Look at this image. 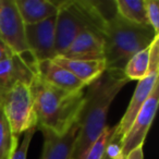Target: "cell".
Wrapping results in <instances>:
<instances>
[{"label": "cell", "instance_id": "1", "mask_svg": "<svg viewBox=\"0 0 159 159\" xmlns=\"http://www.w3.org/2000/svg\"><path fill=\"white\" fill-rule=\"evenodd\" d=\"M130 82L123 70L107 69L84 94V102L79 117V136L72 159H81L89 147L107 126V117L112 102Z\"/></svg>", "mask_w": 159, "mask_h": 159}, {"label": "cell", "instance_id": "2", "mask_svg": "<svg viewBox=\"0 0 159 159\" xmlns=\"http://www.w3.org/2000/svg\"><path fill=\"white\" fill-rule=\"evenodd\" d=\"M30 87L37 128L62 135L77 122L84 102V91H63L46 83L37 75Z\"/></svg>", "mask_w": 159, "mask_h": 159}, {"label": "cell", "instance_id": "3", "mask_svg": "<svg viewBox=\"0 0 159 159\" xmlns=\"http://www.w3.org/2000/svg\"><path fill=\"white\" fill-rule=\"evenodd\" d=\"M156 35L150 26L132 24L115 12L107 19L102 35L107 69L123 70L135 53L152 45Z\"/></svg>", "mask_w": 159, "mask_h": 159}, {"label": "cell", "instance_id": "4", "mask_svg": "<svg viewBox=\"0 0 159 159\" xmlns=\"http://www.w3.org/2000/svg\"><path fill=\"white\" fill-rule=\"evenodd\" d=\"M108 18L100 3L96 1H59L56 16V55L61 56L76 36L84 31H94L102 35Z\"/></svg>", "mask_w": 159, "mask_h": 159}, {"label": "cell", "instance_id": "5", "mask_svg": "<svg viewBox=\"0 0 159 159\" xmlns=\"http://www.w3.org/2000/svg\"><path fill=\"white\" fill-rule=\"evenodd\" d=\"M0 108L7 119L14 139H19L20 135L31 129H37L33 96L29 84L18 83L14 85L1 98Z\"/></svg>", "mask_w": 159, "mask_h": 159}, {"label": "cell", "instance_id": "6", "mask_svg": "<svg viewBox=\"0 0 159 159\" xmlns=\"http://www.w3.org/2000/svg\"><path fill=\"white\" fill-rule=\"evenodd\" d=\"M159 35H156L154 38L152 45H150L149 52V68L145 77L139 80L137 83V86L135 89L133 96L131 98L129 106L124 112L123 117L121 118L119 124L116 125L115 132H113L112 139H120L123 137V135L128 132L132 124L134 118L136 117L137 112L142 108L147 98L154 91V89L159 84Z\"/></svg>", "mask_w": 159, "mask_h": 159}, {"label": "cell", "instance_id": "7", "mask_svg": "<svg viewBox=\"0 0 159 159\" xmlns=\"http://www.w3.org/2000/svg\"><path fill=\"white\" fill-rule=\"evenodd\" d=\"M0 38L14 55H31L25 37V24L14 0H1L0 2Z\"/></svg>", "mask_w": 159, "mask_h": 159}, {"label": "cell", "instance_id": "8", "mask_svg": "<svg viewBox=\"0 0 159 159\" xmlns=\"http://www.w3.org/2000/svg\"><path fill=\"white\" fill-rule=\"evenodd\" d=\"M159 100V84L154 89L149 97L142 106L136 117L134 118L128 132L120 139L122 152L126 156L133 149L144 145L146 135L154 121Z\"/></svg>", "mask_w": 159, "mask_h": 159}, {"label": "cell", "instance_id": "9", "mask_svg": "<svg viewBox=\"0 0 159 159\" xmlns=\"http://www.w3.org/2000/svg\"><path fill=\"white\" fill-rule=\"evenodd\" d=\"M25 37L34 62L52 60L56 57V16L36 24L25 25Z\"/></svg>", "mask_w": 159, "mask_h": 159}, {"label": "cell", "instance_id": "10", "mask_svg": "<svg viewBox=\"0 0 159 159\" xmlns=\"http://www.w3.org/2000/svg\"><path fill=\"white\" fill-rule=\"evenodd\" d=\"M35 75V66H31L20 56L13 55L2 60L0 62V100L18 83L31 85Z\"/></svg>", "mask_w": 159, "mask_h": 159}, {"label": "cell", "instance_id": "11", "mask_svg": "<svg viewBox=\"0 0 159 159\" xmlns=\"http://www.w3.org/2000/svg\"><path fill=\"white\" fill-rule=\"evenodd\" d=\"M79 130V122H75L72 128L62 135L42 130L44 135V146L40 159H72Z\"/></svg>", "mask_w": 159, "mask_h": 159}, {"label": "cell", "instance_id": "12", "mask_svg": "<svg viewBox=\"0 0 159 159\" xmlns=\"http://www.w3.org/2000/svg\"><path fill=\"white\" fill-rule=\"evenodd\" d=\"M35 73L46 83L66 92H81L87 87L66 68L59 66L52 60L36 63Z\"/></svg>", "mask_w": 159, "mask_h": 159}, {"label": "cell", "instance_id": "13", "mask_svg": "<svg viewBox=\"0 0 159 159\" xmlns=\"http://www.w3.org/2000/svg\"><path fill=\"white\" fill-rule=\"evenodd\" d=\"M61 56L70 59L104 60L105 46L102 36L94 31L82 32Z\"/></svg>", "mask_w": 159, "mask_h": 159}, {"label": "cell", "instance_id": "14", "mask_svg": "<svg viewBox=\"0 0 159 159\" xmlns=\"http://www.w3.org/2000/svg\"><path fill=\"white\" fill-rule=\"evenodd\" d=\"M56 63L66 68L86 86L99 79L107 70L105 60H81L57 56L52 59Z\"/></svg>", "mask_w": 159, "mask_h": 159}, {"label": "cell", "instance_id": "15", "mask_svg": "<svg viewBox=\"0 0 159 159\" xmlns=\"http://www.w3.org/2000/svg\"><path fill=\"white\" fill-rule=\"evenodd\" d=\"M25 25L36 24L56 16L59 10V1L51 0H14Z\"/></svg>", "mask_w": 159, "mask_h": 159}, {"label": "cell", "instance_id": "16", "mask_svg": "<svg viewBox=\"0 0 159 159\" xmlns=\"http://www.w3.org/2000/svg\"><path fill=\"white\" fill-rule=\"evenodd\" d=\"M116 12L128 22L141 26H149L146 18L145 0H115Z\"/></svg>", "mask_w": 159, "mask_h": 159}, {"label": "cell", "instance_id": "17", "mask_svg": "<svg viewBox=\"0 0 159 159\" xmlns=\"http://www.w3.org/2000/svg\"><path fill=\"white\" fill-rule=\"evenodd\" d=\"M150 46L135 53L124 66L123 73L129 81H139L144 79L149 68Z\"/></svg>", "mask_w": 159, "mask_h": 159}, {"label": "cell", "instance_id": "18", "mask_svg": "<svg viewBox=\"0 0 159 159\" xmlns=\"http://www.w3.org/2000/svg\"><path fill=\"white\" fill-rule=\"evenodd\" d=\"M19 144V139L12 137L8 121L0 108V159H9L12 149Z\"/></svg>", "mask_w": 159, "mask_h": 159}, {"label": "cell", "instance_id": "19", "mask_svg": "<svg viewBox=\"0 0 159 159\" xmlns=\"http://www.w3.org/2000/svg\"><path fill=\"white\" fill-rule=\"evenodd\" d=\"M116 126L107 125L106 129L102 131V133L97 137L95 142L89 147V149L85 152L81 159H102L104 156L105 149L108 145L109 141L111 139L115 132Z\"/></svg>", "mask_w": 159, "mask_h": 159}, {"label": "cell", "instance_id": "20", "mask_svg": "<svg viewBox=\"0 0 159 159\" xmlns=\"http://www.w3.org/2000/svg\"><path fill=\"white\" fill-rule=\"evenodd\" d=\"M35 132H36V128L31 129V130L26 131L23 134L22 141H21V143L19 142L18 145L12 149L11 154L9 156V159H27V152H29L30 144H31L32 139H33Z\"/></svg>", "mask_w": 159, "mask_h": 159}, {"label": "cell", "instance_id": "21", "mask_svg": "<svg viewBox=\"0 0 159 159\" xmlns=\"http://www.w3.org/2000/svg\"><path fill=\"white\" fill-rule=\"evenodd\" d=\"M145 10L148 25L154 30L155 34L159 35V1L145 0Z\"/></svg>", "mask_w": 159, "mask_h": 159}, {"label": "cell", "instance_id": "22", "mask_svg": "<svg viewBox=\"0 0 159 159\" xmlns=\"http://www.w3.org/2000/svg\"><path fill=\"white\" fill-rule=\"evenodd\" d=\"M102 159H125V156L122 152V147L120 141L118 139H111L109 141L106 149H105L104 156Z\"/></svg>", "mask_w": 159, "mask_h": 159}, {"label": "cell", "instance_id": "23", "mask_svg": "<svg viewBox=\"0 0 159 159\" xmlns=\"http://www.w3.org/2000/svg\"><path fill=\"white\" fill-rule=\"evenodd\" d=\"M13 55L14 53L11 51V49H10L9 47L5 44V42L0 38V62L5 59H8V58H10Z\"/></svg>", "mask_w": 159, "mask_h": 159}, {"label": "cell", "instance_id": "24", "mask_svg": "<svg viewBox=\"0 0 159 159\" xmlns=\"http://www.w3.org/2000/svg\"><path fill=\"white\" fill-rule=\"evenodd\" d=\"M125 159H144V152H143V146L133 149L125 156Z\"/></svg>", "mask_w": 159, "mask_h": 159}, {"label": "cell", "instance_id": "25", "mask_svg": "<svg viewBox=\"0 0 159 159\" xmlns=\"http://www.w3.org/2000/svg\"><path fill=\"white\" fill-rule=\"evenodd\" d=\"M0 2H1V0H0Z\"/></svg>", "mask_w": 159, "mask_h": 159}]
</instances>
